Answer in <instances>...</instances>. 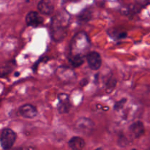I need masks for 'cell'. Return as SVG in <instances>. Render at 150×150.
Returning <instances> with one entry per match:
<instances>
[{
	"label": "cell",
	"mask_w": 150,
	"mask_h": 150,
	"mask_svg": "<svg viewBox=\"0 0 150 150\" xmlns=\"http://www.w3.org/2000/svg\"><path fill=\"white\" fill-rule=\"evenodd\" d=\"M126 101H127V99H122L117 103H116L115 105H114V109L117 110V111H119L120 109H121L123 107V105H125V103H126Z\"/></svg>",
	"instance_id": "2e32d148"
},
{
	"label": "cell",
	"mask_w": 150,
	"mask_h": 150,
	"mask_svg": "<svg viewBox=\"0 0 150 150\" xmlns=\"http://www.w3.org/2000/svg\"><path fill=\"white\" fill-rule=\"evenodd\" d=\"M116 83H117V81H116L115 79H110L106 83L107 88H108V89H111H111H114V86H116Z\"/></svg>",
	"instance_id": "e0dca14e"
},
{
	"label": "cell",
	"mask_w": 150,
	"mask_h": 150,
	"mask_svg": "<svg viewBox=\"0 0 150 150\" xmlns=\"http://www.w3.org/2000/svg\"><path fill=\"white\" fill-rule=\"evenodd\" d=\"M16 140V134L10 128H4L0 135V144L4 150H9L13 147Z\"/></svg>",
	"instance_id": "3957f363"
},
{
	"label": "cell",
	"mask_w": 150,
	"mask_h": 150,
	"mask_svg": "<svg viewBox=\"0 0 150 150\" xmlns=\"http://www.w3.org/2000/svg\"><path fill=\"white\" fill-rule=\"evenodd\" d=\"M91 18V14L89 10H86L85 11H83V13H81V15L79 16V18L82 21H88Z\"/></svg>",
	"instance_id": "9a60e30c"
},
{
	"label": "cell",
	"mask_w": 150,
	"mask_h": 150,
	"mask_svg": "<svg viewBox=\"0 0 150 150\" xmlns=\"http://www.w3.org/2000/svg\"><path fill=\"white\" fill-rule=\"evenodd\" d=\"M70 18V15L64 10H60L53 17L51 23V35L54 41L59 42L67 36Z\"/></svg>",
	"instance_id": "6da1fadb"
},
{
	"label": "cell",
	"mask_w": 150,
	"mask_h": 150,
	"mask_svg": "<svg viewBox=\"0 0 150 150\" xmlns=\"http://www.w3.org/2000/svg\"><path fill=\"white\" fill-rule=\"evenodd\" d=\"M69 61H70V64L73 67H79L83 64L84 59H83V57H82V56L70 55V58H69Z\"/></svg>",
	"instance_id": "4fadbf2b"
},
{
	"label": "cell",
	"mask_w": 150,
	"mask_h": 150,
	"mask_svg": "<svg viewBox=\"0 0 150 150\" xmlns=\"http://www.w3.org/2000/svg\"><path fill=\"white\" fill-rule=\"evenodd\" d=\"M86 62L89 67L93 70H98L102 64L100 55L96 51H92L86 55Z\"/></svg>",
	"instance_id": "5b68a950"
},
{
	"label": "cell",
	"mask_w": 150,
	"mask_h": 150,
	"mask_svg": "<svg viewBox=\"0 0 150 150\" xmlns=\"http://www.w3.org/2000/svg\"><path fill=\"white\" fill-rule=\"evenodd\" d=\"M74 73L73 70H70L69 68H59L58 72V76L62 80H67V79H70L72 77L74 76Z\"/></svg>",
	"instance_id": "7c38bea8"
},
{
	"label": "cell",
	"mask_w": 150,
	"mask_h": 150,
	"mask_svg": "<svg viewBox=\"0 0 150 150\" xmlns=\"http://www.w3.org/2000/svg\"><path fill=\"white\" fill-rule=\"evenodd\" d=\"M15 150H24L23 149V148H17V149H16Z\"/></svg>",
	"instance_id": "ffe728a7"
},
{
	"label": "cell",
	"mask_w": 150,
	"mask_h": 150,
	"mask_svg": "<svg viewBox=\"0 0 150 150\" xmlns=\"http://www.w3.org/2000/svg\"><path fill=\"white\" fill-rule=\"evenodd\" d=\"M58 105L57 109L60 114H67L70 109V98L67 94L59 93L58 95Z\"/></svg>",
	"instance_id": "8992f818"
},
{
	"label": "cell",
	"mask_w": 150,
	"mask_h": 150,
	"mask_svg": "<svg viewBox=\"0 0 150 150\" xmlns=\"http://www.w3.org/2000/svg\"><path fill=\"white\" fill-rule=\"evenodd\" d=\"M118 144L121 146H125L127 144V140L125 136H122L118 139Z\"/></svg>",
	"instance_id": "ac0fdd59"
},
{
	"label": "cell",
	"mask_w": 150,
	"mask_h": 150,
	"mask_svg": "<svg viewBox=\"0 0 150 150\" xmlns=\"http://www.w3.org/2000/svg\"><path fill=\"white\" fill-rule=\"evenodd\" d=\"M70 55H79L83 57L90 46L89 38L84 32H79L72 39L70 43Z\"/></svg>",
	"instance_id": "7a4b0ae2"
},
{
	"label": "cell",
	"mask_w": 150,
	"mask_h": 150,
	"mask_svg": "<svg viewBox=\"0 0 150 150\" xmlns=\"http://www.w3.org/2000/svg\"><path fill=\"white\" fill-rule=\"evenodd\" d=\"M94 123L90 119L81 117L76 121V129L83 134H89L92 131Z\"/></svg>",
	"instance_id": "277c9868"
},
{
	"label": "cell",
	"mask_w": 150,
	"mask_h": 150,
	"mask_svg": "<svg viewBox=\"0 0 150 150\" xmlns=\"http://www.w3.org/2000/svg\"><path fill=\"white\" fill-rule=\"evenodd\" d=\"M38 10L41 14L49 16L54 12V7L51 0H40L38 4Z\"/></svg>",
	"instance_id": "9c48e42d"
},
{
	"label": "cell",
	"mask_w": 150,
	"mask_h": 150,
	"mask_svg": "<svg viewBox=\"0 0 150 150\" xmlns=\"http://www.w3.org/2000/svg\"><path fill=\"white\" fill-rule=\"evenodd\" d=\"M68 144L72 150H83L86 146L85 141L79 136H74L71 138V139L69 141Z\"/></svg>",
	"instance_id": "8fae6325"
},
{
	"label": "cell",
	"mask_w": 150,
	"mask_h": 150,
	"mask_svg": "<svg viewBox=\"0 0 150 150\" xmlns=\"http://www.w3.org/2000/svg\"><path fill=\"white\" fill-rule=\"evenodd\" d=\"M26 23L27 26H40L43 23V18L35 11H30L26 14Z\"/></svg>",
	"instance_id": "52a82bcc"
},
{
	"label": "cell",
	"mask_w": 150,
	"mask_h": 150,
	"mask_svg": "<svg viewBox=\"0 0 150 150\" xmlns=\"http://www.w3.org/2000/svg\"><path fill=\"white\" fill-rule=\"evenodd\" d=\"M131 150H138V149H131Z\"/></svg>",
	"instance_id": "44dd1931"
},
{
	"label": "cell",
	"mask_w": 150,
	"mask_h": 150,
	"mask_svg": "<svg viewBox=\"0 0 150 150\" xmlns=\"http://www.w3.org/2000/svg\"><path fill=\"white\" fill-rule=\"evenodd\" d=\"M95 150H103V148H101V147H99V148H97V149H95Z\"/></svg>",
	"instance_id": "d6986e66"
},
{
	"label": "cell",
	"mask_w": 150,
	"mask_h": 150,
	"mask_svg": "<svg viewBox=\"0 0 150 150\" xmlns=\"http://www.w3.org/2000/svg\"><path fill=\"white\" fill-rule=\"evenodd\" d=\"M130 133L134 138H139L144 133V126L142 122L137 121L133 122L130 126Z\"/></svg>",
	"instance_id": "30bf717a"
},
{
	"label": "cell",
	"mask_w": 150,
	"mask_h": 150,
	"mask_svg": "<svg viewBox=\"0 0 150 150\" xmlns=\"http://www.w3.org/2000/svg\"><path fill=\"white\" fill-rule=\"evenodd\" d=\"M21 116L26 119H33L38 115V110L31 104H25L21 105L18 109Z\"/></svg>",
	"instance_id": "ba28073f"
},
{
	"label": "cell",
	"mask_w": 150,
	"mask_h": 150,
	"mask_svg": "<svg viewBox=\"0 0 150 150\" xmlns=\"http://www.w3.org/2000/svg\"><path fill=\"white\" fill-rule=\"evenodd\" d=\"M12 68L13 67H10L9 64H6V65H4L1 67H0V76H4V75L10 73L12 71Z\"/></svg>",
	"instance_id": "5bb4252c"
}]
</instances>
